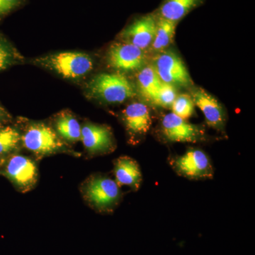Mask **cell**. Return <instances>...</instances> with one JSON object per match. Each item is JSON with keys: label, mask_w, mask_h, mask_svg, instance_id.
I'll return each instance as SVG.
<instances>
[{"label": "cell", "mask_w": 255, "mask_h": 255, "mask_svg": "<svg viewBox=\"0 0 255 255\" xmlns=\"http://www.w3.org/2000/svg\"><path fill=\"white\" fill-rule=\"evenodd\" d=\"M191 97L194 105L204 114L208 125L217 130H222L226 122V116L219 101L203 89L194 90Z\"/></svg>", "instance_id": "12"}, {"label": "cell", "mask_w": 255, "mask_h": 255, "mask_svg": "<svg viewBox=\"0 0 255 255\" xmlns=\"http://www.w3.org/2000/svg\"><path fill=\"white\" fill-rule=\"evenodd\" d=\"M2 157H0V166H1V164L3 163L2 162Z\"/></svg>", "instance_id": "25"}, {"label": "cell", "mask_w": 255, "mask_h": 255, "mask_svg": "<svg viewBox=\"0 0 255 255\" xmlns=\"http://www.w3.org/2000/svg\"><path fill=\"white\" fill-rule=\"evenodd\" d=\"M21 137L14 128L0 127V157L14 150L21 141Z\"/></svg>", "instance_id": "19"}, {"label": "cell", "mask_w": 255, "mask_h": 255, "mask_svg": "<svg viewBox=\"0 0 255 255\" xmlns=\"http://www.w3.org/2000/svg\"><path fill=\"white\" fill-rule=\"evenodd\" d=\"M21 55L11 45L0 36V70L17 63Z\"/></svg>", "instance_id": "21"}, {"label": "cell", "mask_w": 255, "mask_h": 255, "mask_svg": "<svg viewBox=\"0 0 255 255\" xmlns=\"http://www.w3.org/2000/svg\"><path fill=\"white\" fill-rule=\"evenodd\" d=\"M115 181L119 187L128 186L132 190H137L142 182V173L139 164L131 157L124 156L116 160L114 164Z\"/></svg>", "instance_id": "14"}, {"label": "cell", "mask_w": 255, "mask_h": 255, "mask_svg": "<svg viewBox=\"0 0 255 255\" xmlns=\"http://www.w3.org/2000/svg\"><path fill=\"white\" fill-rule=\"evenodd\" d=\"M22 2L23 0H0V18L9 14Z\"/></svg>", "instance_id": "23"}, {"label": "cell", "mask_w": 255, "mask_h": 255, "mask_svg": "<svg viewBox=\"0 0 255 255\" xmlns=\"http://www.w3.org/2000/svg\"><path fill=\"white\" fill-rule=\"evenodd\" d=\"M152 66L163 83L181 87H189L193 85L185 64L173 51L159 52L154 58Z\"/></svg>", "instance_id": "3"}, {"label": "cell", "mask_w": 255, "mask_h": 255, "mask_svg": "<svg viewBox=\"0 0 255 255\" xmlns=\"http://www.w3.org/2000/svg\"><path fill=\"white\" fill-rule=\"evenodd\" d=\"M170 163L179 175L189 179H206L214 177L211 159L200 149H189L184 155L172 158Z\"/></svg>", "instance_id": "5"}, {"label": "cell", "mask_w": 255, "mask_h": 255, "mask_svg": "<svg viewBox=\"0 0 255 255\" xmlns=\"http://www.w3.org/2000/svg\"><path fill=\"white\" fill-rule=\"evenodd\" d=\"M81 140L90 153L103 154L115 148L113 134L110 128L87 124L82 128Z\"/></svg>", "instance_id": "11"}, {"label": "cell", "mask_w": 255, "mask_h": 255, "mask_svg": "<svg viewBox=\"0 0 255 255\" xmlns=\"http://www.w3.org/2000/svg\"><path fill=\"white\" fill-rule=\"evenodd\" d=\"M56 130L60 136L68 141L76 142L81 140L82 128L78 121L70 114H63L57 119Z\"/></svg>", "instance_id": "18"}, {"label": "cell", "mask_w": 255, "mask_h": 255, "mask_svg": "<svg viewBox=\"0 0 255 255\" xmlns=\"http://www.w3.org/2000/svg\"><path fill=\"white\" fill-rule=\"evenodd\" d=\"M35 63L65 79L82 78L93 69V60L80 52H63L37 58Z\"/></svg>", "instance_id": "2"}, {"label": "cell", "mask_w": 255, "mask_h": 255, "mask_svg": "<svg viewBox=\"0 0 255 255\" xmlns=\"http://www.w3.org/2000/svg\"><path fill=\"white\" fill-rule=\"evenodd\" d=\"M177 24V23L157 16V29L155 38L151 44L154 51H163L172 43Z\"/></svg>", "instance_id": "17"}, {"label": "cell", "mask_w": 255, "mask_h": 255, "mask_svg": "<svg viewBox=\"0 0 255 255\" xmlns=\"http://www.w3.org/2000/svg\"><path fill=\"white\" fill-rule=\"evenodd\" d=\"M194 106L191 96L182 94L177 96L171 108L172 113L184 120H187L194 114Z\"/></svg>", "instance_id": "20"}, {"label": "cell", "mask_w": 255, "mask_h": 255, "mask_svg": "<svg viewBox=\"0 0 255 255\" xmlns=\"http://www.w3.org/2000/svg\"><path fill=\"white\" fill-rule=\"evenodd\" d=\"M84 193L87 201L100 211H110L122 196L117 182L105 176L92 177L85 184Z\"/></svg>", "instance_id": "4"}, {"label": "cell", "mask_w": 255, "mask_h": 255, "mask_svg": "<svg viewBox=\"0 0 255 255\" xmlns=\"http://www.w3.org/2000/svg\"><path fill=\"white\" fill-rule=\"evenodd\" d=\"M87 91L93 98L109 104L123 103L136 94L131 82L122 74L97 75L89 82Z\"/></svg>", "instance_id": "1"}, {"label": "cell", "mask_w": 255, "mask_h": 255, "mask_svg": "<svg viewBox=\"0 0 255 255\" xmlns=\"http://www.w3.org/2000/svg\"><path fill=\"white\" fill-rule=\"evenodd\" d=\"M107 63L115 70L122 72L136 71L145 67L147 57L144 50L130 43H117L107 53Z\"/></svg>", "instance_id": "8"}, {"label": "cell", "mask_w": 255, "mask_h": 255, "mask_svg": "<svg viewBox=\"0 0 255 255\" xmlns=\"http://www.w3.org/2000/svg\"><path fill=\"white\" fill-rule=\"evenodd\" d=\"M123 119L128 131L135 136L145 135L152 125L148 107L139 102L127 106L123 112Z\"/></svg>", "instance_id": "13"}, {"label": "cell", "mask_w": 255, "mask_h": 255, "mask_svg": "<svg viewBox=\"0 0 255 255\" xmlns=\"http://www.w3.org/2000/svg\"><path fill=\"white\" fill-rule=\"evenodd\" d=\"M177 96L175 87L162 82L154 105L163 108H169L172 107Z\"/></svg>", "instance_id": "22"}, {"label": "cell", "mask_w": 255, "mask_h": 255, "mask_svg": "<svg viewBox=\"0 0 255 255\" xmlns=\"http://www.w3.org/2000/svg\"><path fill=\"white\" fill-rule=\"evenodd\" d=\"M203 2L204 0H163L156 14L178 23Z\"/></svg>", "instance_id": "15"}, {"label": "cell", "mask_w": 255, "mask_h": 255, "mask_svg": "<svg viewBox=\"0 0 255 255\" xmlns=\"http://www.w3.org/2000/svg\"><path fill=\"white\" fill-rule=\"evenodd\" d=\"M28 150L39 155H46L60 150L63 146L54 130L44 124H33L21 137Z\"/></svg>", "instance_id": "6"}, {"label": "cell", "mask_w": 255, "mask_h": 255, "mask_svg": "<svg viewBox=\"0 0 255 255\" xmlns=\"http://www.w3.org/2000/svg\"><path fill=\"white\" fill-rule=\"evenodd\" d=\"M4 174L23 191L34 186L38 177L36 164L31 159L21 155H11L5 162Z\"/></svg>", "instance_id": "9"}, {"label": "cell", "mask_w": 255, "mask_h": 255, "mask_svg": "<svg viewBox=\"0 0 255 255\" xmlns=\"http://www.w3.org/2000/svg\"><path fill=\"white\" fill-rule=\"evenodd\" d=\"M9 114L6 112V111L2 107L0 106V123L6 122V121L9 120Z\"/></svg>", "instance_id": "24"}, {"label": "cell", "mask_w": 255, "mask_h": 255, "mask_svg": "<svg viewBox=\"0 0 255 255\" xmlns=\"http://www.w3.org/2000/svg\"><path fill=\"white\" fill-rule=\"evenodd\" d=\"M139 91L146 100L154 105L162 82L152 65L140 69L137 77Z\"/></svg>", "instance_id": "16"}, {"label": "cell", "mask_w": 255, "mask_h": 255, "mask_svg": "<svg viewBox=\"0 0 255 255\" xmlns=\"http://www.w3.org/2000/svg\"><path fill=\"white\" fill-rule=\"evenodd\" d=\"M162 136L169 142L196 143L204 140V129L173 113L166 114L160 125Z\"/></svg>", "instance_id": "7"}, {"label": "cell", "mask_w": 255, "mask_h": 255, "mask_svg": "<svg viewBox=\"0 0 255 255\" xmlns=\"http://www.w3.org/2000/svg\"><path fill=\"white\" fill-rule=\"evenodd\" d=\"M157 23L156 13L139 16L124 28L121 33V37L125 42L144 50L151 46L153 41Z\"/></svg>", "instance_id": "10"}]
</instances>
